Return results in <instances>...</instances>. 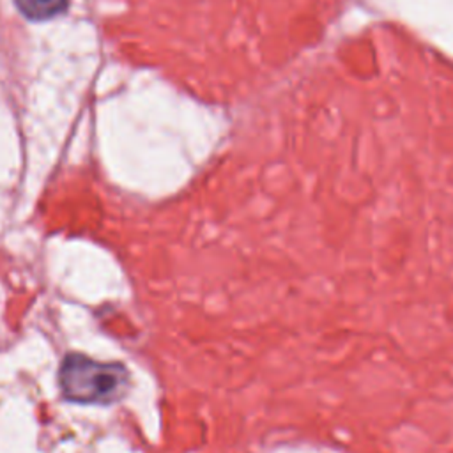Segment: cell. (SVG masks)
<instances>
[{
    "instance_id": "cell-2",
    "label": "cell",
    "mask_w": 453,
    "mask_h": 453,
    "mask_svg": "<svg viewBox=\"0 0 453 453\" xmlns=\"http://www.w3.org/2000/svg\"><path fill=\"white\" fill-rule=\"evenodd\" d=\"M69 0H16L18 9L30 19H46L65 9Z\"/></svg>"
},
{
    "instance_id": "cell-1",
    "label": "cell",
    "mask_w": 453,
    "mask_h": 453,
    "mask_svg": "<svg viewBox=\"0 0 453 453\" xmlns=\"http://www.w3.org/2000/svg\"><path fill=\"white\" fill-rule=\"evenodd\" d=\"M62 396L76 403H111L129 388V372L117 361H97L80 352L64 356L58 368Z\"/></svg>"
}]
</instances>
